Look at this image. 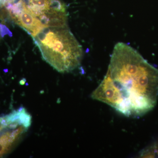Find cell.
<instances>
[{
  "label": "cell",
  "instance_id": "3",
  "mask_svg": "<svg viewBox=\"0 0 158 158\" xmlns=\"http://www.w3.org/2000/svg\"><path fill=\"white\" fill-rule=\"evenodd\" d=\"M91 97L109 105L124 116H131V109L123 93L107 73L91 94Z\"/></svg>",
  "mask_w": 158,
  "mask_h": 158
},
{
  "label": "cell",
  "instance_id": "1",
  "mask_svg": "<svg viewBox=\"0 0 158 158\" xmlns=\"http://www.w3.org/2000/svg\"><path fill=\"white\" fill-rule=\"evenodd\" d=\"M107 73L126 99L131 116L152 110L158 98V69L132 47L123 42L113 48Z\"/></svg>",
  "mask_w": 158,
  "mask_h": 158
},
{
  "label": "cell",
  "instance_id": "2",
  "mask_svg": "<svg viewBox=\"0 0 158 158\" xmlns=\"http://www.w3.org/2000/svg\"><path fill=\"white\" fill-rule=\"evenodd\" d=\"M43 58L60 72H69L81 64V46L68 27H44L32 37Z\"/></svg>",
  "mask_w": 158,
  "mask_h": 158
},
{
  "label": "cell",
  "instance_id": "4",
  "mask_svg": "<svg viewBox=\"0 0 158 158\" xmlns=\"http://www.w3.org/2000/svg\"><path fill=\"white\" fill-rule=\"evenodd\" d=\"M14 20L17 24L31 34L32 37L36 35L45 27L38 18L31 13L27 8Z\"/></svg>",
  "mask_w": 158,
  "mask_h": 158
},
{
  "label": "cell",
  "instance_id": "5",
  "mask_svg": "<svg viewBox=\"0 0 158 158\" xmlns=\"http://www.w3.org/2000/svg\"><path fill=\"white\" fill-rule=\"evenodd\" d=\"M0 34L2 37H4L6 34H9V36H12V34L9 29L7 28L6 26L0 24Z\"/></svg>",
  "mask_w": 158,
  "mask_h": 158
},
{
  "label": "cell",
  "instance_id": "6",
  "mask_svg": "<svg viewBox=\"0 0 158 158\" xmlns=\"http://www.w3.org/2000/svg\"><path fill=\"white\" fill-rule=\"evenodd\" d=\"M153 149L154 151L155 154L157 153L158 155V143L155 144V145L152 146Z\"/></svg>",
  "mask_w": 158,
  "mask_h": 158
}]
</instances>
